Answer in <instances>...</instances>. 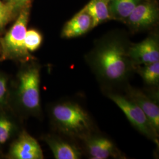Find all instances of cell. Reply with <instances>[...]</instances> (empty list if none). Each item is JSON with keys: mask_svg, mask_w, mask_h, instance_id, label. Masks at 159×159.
<instances>
[{"mask_svg": "<svg viewBox=\"0 0 159 159\" xmlns=\"http://www.w3.org/2000/svg\"><path fill=\"white\" fill-rule=\"evenodd\" d=\"M92 70L105 84L115 85L125 81L134 66L123 42L116 39L103 41L89 59Z\"/></svg>", "mask_w": 159, "mask_h": 159, "instance_id": "obj_1", "label": "cell"}, {"mask_svg": "<svg viewBox=\"0 0 159 159\" xmlns=\"http://www.w3.org/2000/svg\"><path fill=\"white\" fill-rule=\"evenodd\" d=\"M40 70L35 61L20 64L10 85L8 105L20 119L41 116Z\"/></svg>", "mask_w": 159, "mask_h": 159, "instance_id": "obj_2", "label": "cell"}, {"mask_svg": "<svg viewBox=\"0 0 159 159\" xmlns=\"http://www.w3.org/2000/svg\"><path fill=\"white\" fill-rule=\"evenodd\" d=\"M31 2L21 8L11 27L0 37V61L10 60L20 64L35 61L36 58L25 46Z\"/></svg>", "mask_w": 159, "mask_h": 159, "instance_id": "obj_3", "label": "cell"}, {"mask_svg": "<svg viewBox=\"0 0 159 159\" xmlns=\"http://www.w3.org/2000/svg\"><path fill=\"white\" fill-rule=\"evenodd\" d=\"M51 123L57 130L70 137L87 138L92 130L89 115L79 104L71 102H57L50 108Z\"/></svg>", "mask_w": 159, "mask_h": 159, "instance_id": "obj_4", "label": "cell"}, {"mask_svg": "<svg viewBox=\"0 0 159 159\" xmlns=\"http://www.w3.org/2000/svg\"><path fill=\"white\" fill-rule=\"evenodd\" d=\"M107 96L122 110L132 125L143 135L159 144L158 132L137 104L128 97L116 93H108Z\"/></svg>", "mask_w": 159, "mask_h": 159, "instance_id": "obj_5", "label": "cell"}, {"mask_svg": "<svg viewBox=\"0 0 159 159\" xmlns=\"http://www.w3.org/2000/svg\"><path fill=\"white\" fill-rule=\"evenodd\" d=\"M7 159H43V152L37 140L24 129H21L9 144Z\"/></svg>", "mask_w": 159, "mask_h": 159, "instance_id": "obj_6", "label": "cell"}, {"mask_svg": "<svg viewBox=\"0 0 159 159\" xmlns=\"http://www.w3.org/2000/svg\"><path fill=\"white\" fill-rule=\"evenodd\" d=\"M128 55L133 66H143L159 61V46L156 37L151 36L131 46Z\"/></svg>", "mask_w": 159, "mask_h": 159, "instance_id": "obj_7", "label": "cell"}, {"mask_svg": "<svg viewBox=\"0 0 159 159\" xmlns=\"http://www.w3.org/2000/svg\"><path fill=\"white\" fill-rule=\"evenodd\" d=\"M20 119L8 105L0 107V149L11 142L21 129Z\"/></svg>", "mask_w": 159, "mask_h": 159, "instance_id": "obj_8", "label": "cell"}, {"mask_svg": "<svg viewBox=\"0 0 159 159\" xmlns=\"http://www.w3.org/2000/svg\"><path fill=\"white\" fill-rule=\"evenodd\" d=\"M158 9L151 2L139 3L127 18L128 24L136 30L147 29L157 21Z\"/></svg>", "mask_w": 159, "mask_h": 159, "instance_id": "obj_9", "label": "cell"}, {"mask_svg": "<svg viewBox=\"0 0 159 159\" xmlns=\"http://www.w3.org/2000/svg\"><path fill=\"white\" fill-rule=\"evenodd\" d=\"M128 98L137 104L157 132L159 130V107L153 100L143 91L128 89Z\"/></svg>", "mask_w": 159, "mask_h": 159, "instance_id": "obj_10", "label": "cell"}, {"mask_svg": "<svg viewBox=\"0 0 159 159\" xmlns=\"http://www.w3.org/2000/svg\"><path fill=\"white\" fill-rule=\"evenodd\" d=\"M92 28V19L89 14L82 9L63 27L61 37L72 39L87 33Z\"/></svg>", "mask_w": 159, "mask_h": 159, "instance_id": "obj_11", "label": "cell"}, {"mask_svg": "<svg viewBox=\"0 0 159 159\" xmlns=\"http://www.w3.org/2000/svg\"><path fill=\"white\" fill-rule=\"evenodd\" d=\"M56 159H79L81 157L79 150L71 144L57 136L47 134L43 137Z\"/></svg>", "mask_w": 159, "mask_h": 159, "instance_id": "obj_12", "label": "cell"}, {"mask_svg": "<svg viewBox=\"0 0 159 159\" xmlns=\"http://www.w3.org/2000/svg\"><path fill=\"white\" fill-rule=\"evenodd\" d=\"M86 146L91 159H107L114 156L116 152L113 142L105 137L89 138Z\"/></svg>", "mask_w": 159, "mask_h": 159, "instance_id": "obj_13", "label": "cell"}, {"mask_svg": "<svg viewBox=\"0 0 159 159\" xmlns=\"http://www.w3.org/2000/svg\"><path fill=\"white\" fill-rule=\"evenodd\" d=\"M108 0H91L84 8L92 19V28L111 19Z\"/></svg>", "mask_w": 159, "mask_h": 159, "instance_id": "obj_14", "label": "cell"}, {"mask_svg": "<svg viewBox=\"0 0 159 159\" xmlns=\"http://www.w3.org/2000/svg\"><path fill=\"white\" fill-rule=\"evenodd\" d=\"M24 6L16 0H0V33H3L7 26L16 19L21 8Z\"/></svg>", "mask_w": 159, "mask_h": 159, "instance_id": "obj_15", "label": "cell"}, {"mask_svg": "<svg viewBox=\"0 0 159 159\" xmlns=\"http://www.w3.org/2000/svg\"><path fill=\"white\" fill-rule=\"evenodd\" d=\"M109 4V10L111 18L119 20L127 19L140 0H112Z\"/></svg>", "mask_w": 159, "mask_h": 159, "instance_id": "obj_16", "label": "cell"}, {"mask_svg": "<svg viewBox=\"0 0 159 159\" xmlns=\"http://www.w3.org/2000/svg\"><path fill=\"white\" fill-rule=\"evenodd\" d=\"M140 73L145 83L149 85H156L159 81V61L143 65Z\"/></svg>", "mask_w": 159, "mask_h": 159, "instance_id": "obj_17", "label": "cell"}, {"mask_svg": "<svg viewBox=\"0 0 159 159\" xmlns=\"http://www.w3.org/2000/svg\"><path fill=\"white\" fill-rule=\"evenodd\" d=\"M43 40V35L39 30L34 29L27 30L24 43L29 52H32L37 50L41 46Z\"/></svg>", "mask_w": 159, "mask_h": 159, "instance_id": "obj_18", "label": "cell"}, {"mask_svg": "<svg viewBox=\"0 0 159 159\" xmlns=\"http://www.w3.org/2000/svg\"><path fill=\"white\" fill-rule=\"evenodd\" d=\"M10 85L9 77L6 73L0 72V107L8 104Z\"/></svg>", "mask_w": 159, "mask_h": 159, "instance_id": "obj_19", "label": "cell"}, {"mask_svg": "<svg viewBox=\"0 0 159 159\" xmlns=\"http://www.w3.org/2000/svg\"><path fill=\"white\" fill-rule=\"evenodd\" d=\"M16 1L23 6L25 5L27 3L31 2V0H16Z\"/></svg>", "mask_w": 159, "mask_h": 159, "instance_id": "obj_20", "label": "cell"}, {"mask_svg": "<svg viewBox=\"0 0 159 159\" xmlns=\"http://www.w3.org/2000/svg\"><path fill=\"white\" fill-rule=\"evenodd\" d=\"M3 154H2V150L0 149V158H1V157H3Z\"/></svg>", "mask_w": 159, "mask_h": 159, "instance_id": "obj_21", "label": "cell"}, {"mask_svg": "<svg viewBox=\"0 0 159 159\" xmlns=\"http://www.w3.org/2000/svg\"><path fill=\"white\" fill-rule=\"evenodd\" d=\"M5 1H14V0H4Z\"/></svg>", "mask_w": 159, "mask_h": 159, "instance_id": "obj_22", "label": "cell"}, {"mask_svg": "<svg viewBox=\"0 0 159 159\" xmlns=\"http://www.w3.org/2000/svg\"><path fill=\"white\" fill-rule=\"evenodd\" d=\"M108 1L110 2V1H112V0H108Z\"/></svg>", "mask_w": 159, "mask_h": 159, "instance_id": "obj_23", "label": "cell"}]
</instances>
